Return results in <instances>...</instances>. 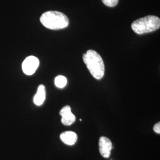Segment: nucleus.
<instances>
[{
	"instance_id": "6e6552de",
	"label": "nucleus",
	"mask_w": 160,
	"mask_h": 160,
	"mask_svg": "<svg viewBox=\"0 0 160 160\" xmlns=\"http://www.w3.org/2000/svg\"><path fill=\"white\" fill-rule=\"evenodd\" d=\"M46 98L45 87L43 85H40L38 87L37 92L34 96L33 102L37 106H40L44 103Z\"/></svg>"
},
{
	"instance_id": "20e7f679",
	"label": "nucleus",
	"mask_w": 160,
	"mask_h": 160,
	"mask_svg": "<svg viewBox=\"0 0 160 160\" xmlns=\"http://www.w3.org/2000/svg\"><path fill=\"white\" fill-rule=\"evenodd\" d=\"M39 60L34 56H29L26 58L22 63L23 72L28 75H32L36 72L39 67Z\"/></svg>"
},
{
	"instance_id": "f03ea898",
	"label": "nucleus",
	"mask_w": 160,
	"mask_h": 160,
	"mask_svg": "<svg viewBox=\"0 0 160 160\" xmlns=\"http://www.w3.org/2000/svg\"><path fill=\"white\" fill-rule=\"evenodd\" d=\"M41 23L48 29L60 30L69 25V18L61 12L49 11L44 12L40 18Z\"/></svg>"
},
{
	"instance_id": "423d86ee",
	"label": "nucleus",
	"mask_w": 160,
	"mask_h": 160,
	"mask_svg": "<svg viewBox=\"0 0 160 160\" xmlns=\"http://www.w3.org/2000/svg\"><path fill=\"white\" fill-rule=\"evenodd\" d=\"M59 114L62 116L61 122L65 126H69L74 123L75 116L71 112V107L67 105L61 110Z\"/></svg>"
},
{
	"instance_id": "f257e3e1",
	"label": "nucleus",
	"mask_w": 160,
	"mask_h": 160,
	"mask_svg": "<svg viewBox=\"0 0 160 160\" xmlns=\"http://www.w3.org/2000/svg\"><path fill=\"white\" fill-rule=\"evenodd\" d=\"M84 62L92 76L101 80L104 75L105 67L102 57L94 50H88L83 55Z\"/></svg>"
},
{
	"instance_id": "7ed1b4c3",
	"label": "nucleus",
	"mask_w": 160,
	"mask_h": 160,
	"mask_svg": "<svg viewBox=\"0 0 160 160\" xmlns=\"http://www.w3.org/2000/svg\"><path fill=\"white\" fill-rule=\"evenodd\" d=\"M131 27L137 34L151 33L160 29V18L151 15L140 18L132 23Z\"/></svg>"
},
{
	"instance_id": "9b49d317",
	"label": "nucleus",
	"mask_w": 160,
	"mask_h": 160,
	"mask_svg": "<svg viewBox=\"0 0 160 160\" xmlns=\"http://www.w3.org/2000/svg\"><path fill=\"white\" fill-rule=\"evenodd\" d=\"M154 131L157 133H158V134H160V122H158V123H157L154 126Z\"/></svg>"
},
{
	"instance_id": "39448f33",
	"label": "nucleus",
	"mask_w": 160,
	"mask_h": 160,
	"mask_svg": "<svg viewBox=\"0 0 160 160\" xmlns=\"http://www.w3.org/2000/svg\"><path fill=\"white\" fill-rule=\"evenodd\" d=\"M99 151L100 154L104 158H109L112 149V141L108 138L102 137L99 139Z\"/></svg>"
},
{
	"instance_id": "9d476101",
	"label": "nucleus",
	"mask_w": 160,
	"mask_h": 160,
	"mask_svg": "<svg viewBox=\"0 0 160 160\" xmlns=\"http://www.w3.org/2000/svg\"><path fill=\"white\" fill-rule=\"evenodd\" d=\"M104 5L110 7H113L118 4L119 0H102Z\"/></svg>"
},
{
	"instance_id": "1a4fd4ad",
	"label": "nucleus",
	"mask_w": 160,
	"mask_h": 160,
	"mask_svg": "<svg viewBox=\"0 0 160 160\" xmlns=\"http://www.w3.org/2000/svg\"><path fill=\"white\" fill-rule=\"evenodd\" d=\"M67 84V79L62 75H58L55 79V84L58 88H62Z\"/></svg>"
},
{
	"instance_id": "0eeeda50",
	"label": "nucleus",
	"mask_w": 160,
	"mask_h": 160,
	"mask_svg": "<svg viewBox=\"0 0 160 160\" xmlns=\"http://www.w3.org/2000/svg\"><path fill=\"white\" fill-rule=\"evenodd\" d=\"M60 139L63 143L68 145H73L77 141L78 136L74 132H64L61 134Z\"/></svg>"
}]
</instances>
